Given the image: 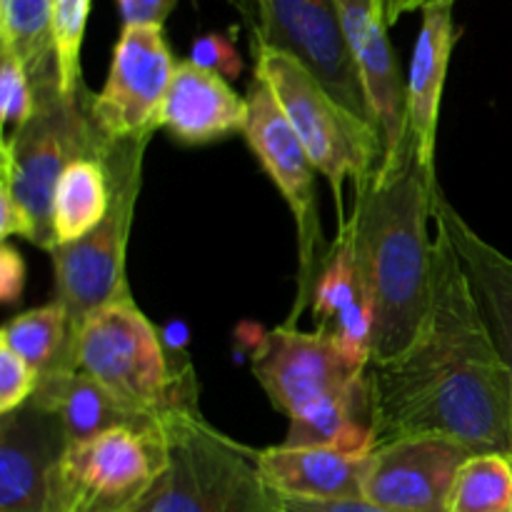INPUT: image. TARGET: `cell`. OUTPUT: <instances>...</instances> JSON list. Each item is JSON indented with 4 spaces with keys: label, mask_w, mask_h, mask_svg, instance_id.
I'll list each match as a JSON object with an SVG mask.
<instances>
[{
    "label": "cell",
    "mask_w": 512,
    "mask_h": 512,
    "mask_svg": "<svg viewBox=\"0 0 512 512\" xmlns=\"http://www.w3.org/2000/svg\"><path fill=\"white\" fill-rule=\"evenodd\" d=\"M188 60L198 65V68L223 75L225 80L238 78L243 73V60H240L238 48H235V40L223 33H210L195 38Z\"/></svg>",
    "instance_id": "83f0119b"
},
{
    "label": "cell",
    "mask_w": 512,
    "mask_h": 512,
    "mask_svg": "<svg viewBox=\"0 0 512 512\" xmlns=\"http://www.w3.org/2000/svg\"><path fill=\"white\" fill-rule=\"evenodd\" d=\"M455 0H433L423 8V25L415 40L408 75V125L418 163L435 173L440 103L458 30L453 20Z\"/></svg>",
    "instance_id": "2e32d148"
},
{
    "label": "cell",
    "mask_w": 512,
    "mask_h": 512,
    "mask_svg": "<svg viewBox=\"0 0 512 512\" xmlns=\"http://www.w3.org/2000/svg\"><path fill=\"white\" fill-rule=\"evenodd\" d=\"M468 448L445 438H405L370 453L363 500L390 512H445Z\"/></svg>",
    "instance_id": "5bb4252c"
},
{
    "label": "cell",
    "mask_w": 512,
    "mask_h": 512,
    "mask_svg": "<svg viewBox=\"0 0 512 512\" xmlns=\"http://www.w3.org/2000/svg\"><path fill=\"white\" fill-rule=\"evenodd\" d=\"M13 235H20V238L38 245V228H35V220L30 218L28 210L15 200L10 185L0 180V238L8 240L13 238Z\"/></svg>",
    "instance_id": "f546056e"
},
{
    "label": "cell",
    "mask_w": 512,
    "mask_h": 512,
    "mask_svg": "<svg viewBox=\"0 0 512 512\" xmlns=\"http://www.w3.org/2000/svg\"><path fill=\"white\" fill-rule=\"evenodd\" d=\"M40 385V373L10 348L0 345V418L23 408Z\"/></svg>",
    "instance_id": "4316f807"
},
{
    "label": "cell",
    "mask_w": 512,
    "mask_h": 512,
    "mask_svg": "<svg viewBox=\"0 0 512 512\" xmlns=\"http://www.w3.org/2000/svg\"><path fill=\"white\" fill-rule=\"evenodd\" d=\"M178 0H118L123 28L128 25H160L168 20Z\"/></svg>",
    "instance_id": "4dcf8cb0"
},
{
    "label": "cell",
    "mask_w": 512,
    "mask_h": 512,
    "mask_svg": "<svg viewBox=\"0 0 512 512\" xmlns=\"http://www.w3.org/2000/svg\"><path fill=\"white\" fill-rule=\"evenodd\" d=\"M255 468L265 488L300 500H363L370 455L338 448H275L253 450Z\"/></svg>",
    "instance_id": "d6986e66"
},
{
    "label": "cell",
    "mask_w": 512,
    "mask_h": 512,
    "mask_svg": "<svg viewBox=\"0 0 512 512\" xmlns=\"http://www.w3.org/2000/svg\"><path fill=\"white\" fill-rule=\"evenodd\" d=\"M73 370L103 385L140 418L160 420L170 410L198 408L193 370L170 363L163 338L130 293L90 315L75 343Z\"/></svg>",
    "instance_id": "3957f363"
},
{
    "label": "cell",
    "mask_w": 512,
    "mask_h": 512,
    "mask_svg": "<svg viewBox=\"0 0 512 512\" xmlns=\"http://www.w3.org/2000/svg\"><path fill=\"white\" fill-rule=\"evenodd\" d=\"M230 5H233L235 10L240 13V18H243L245 28L250 30V35L258 33V0H230Z\"/></svg>",
    "instance_id": "836d02e7"
},
{
    "label": "cell",
    "mask_w": 512,
    "mask_h": 512,
    "mask_svg": "<svg viewBox=\"0 0 512 512\" xmlns=\"http://www.w3.org/2000/svg\"><path fill=\"white\" fill-rule=\"evenodd\" d=\"M68 318L58 303L25 310L0 330V345L33 365L40 375L60 373L68 353Z\"/></svg>",
    "instance_id": "603a6c76"
},
{
    "label": "cell",
    "mask_w": 512,
    "mask_h": 512,
    "mask_svg": "<svg viewBox=\"0 0 512 512\" xmlns=\"http://www.w3.org/2000/svg\"><path fill=\"white\" fill-rule=\"evenodd\" d=\"M270 512H390L368 500H300L268 490Z\"/></svg>",
    "instance_id": "f1b7e54d"
},
{
    "label": "cell",
    "mask_w": 512,
    "mask_h": 512,
    "mask_svg": "<svg viewBox=\"0 0 512 512\" xmlns=\"http://www.w3.org/2000/svg\"><path fill=\"white\" fill-rule=\"evenodd\" d=\"M433 3V0H373L375 10H378L380 20L385 25H395L403 15L415 13V10H423L425 5Z\"/></svg>",
    "instance_id": "d6a6232c"
},
{
    "label": "cell",
    "mask_w": 512,
    "mask_h": 512,
    "mask_svg": "<svg viewBox=\"0 0 512 512\" xmlns=\"http://www.w3.org/2000/svg\"><path fill=\"white\" fill-rule=\"evenodd\" d=\"M248 98H240L223 75L180 60L160 113V128L183 145H208L245 133Z\"/></svg>",
    "instance_id": "e0dca14e"
},
{
    "label": "cell",
    "mask_w": 512,
    "mask_h": 512,
    "mask_svg": "<svg viewBox=\"0 0 512 512\" xmlns=\"http://www.w3.org/2000/svg\"><path fill=\"white\" fill-rule=\"evenodd\" d=\"M255 58V78L273 90L275 100L288 115L300 143L308 150L315 170L325 175L335 198L338 225L348 220L343 208V185H355L375 175L383 160V140L370 120L340 105L293 55L250 40Z\"/></svg>",
    "instance_id": "5b68a950"
},
{
    "label": "cell",
    "mask_w": 512,
    "mask_h": 512,
    "mask_svg": "<svg viewBox=\"0 0 512 512\" xmlns=\"http://www.w3.org/2000/svg\"><path fill=\"white\" fill-rule=\"evenodd\" d=\"M178 63L160 25H128L113 50L108 80L90 95V118L108 143L150 138L160 128Z\"/></svg>",
    "instance_id": "30bf717a"
},
{
    "label": "cell",
    "mask_w": 512,
    "mask_h": 512,
    "mask_svg": "<svg viewBox=\"0 0 512 512\" xmlns=\"http://www.w3.org/2000/svg\"><path fill=\"white\" fill-rule=\"evenodd\" d=\"M68 450L58 415L33 398L0 418V512H45L50 473Z\"/></svg>",
    "instance_id": "9a60e30c"
},
{
    "label": "cell",
    "mask_w": 512,
    "mask_h": 512,
    "mask_svg": "<svg viewBox=\"0 0 512 512\" xmlns=\"http://www.w3.org/2000/svg\"><path fill=\"white\" fill-rule=\"evenodd\" d=\"M168 468L150 512H270L253 450L205 423L198 408L163 415Z\"/></svg>",
    "instance_id": "52a82bcc"
},
{
    "label": "cell",
    "mask_w": 512,
    "mask_h": 512,
    "mask_svg": "<svg viewBox=\"0 0 512 512\" xmlns=\"http://www.w3.org/2000/svg\"><path fill=\"white\" fill-rule=\"evenodd\" d=\"M433 225L428 315L400 358L365 373L375 448L445 438L470 453L512 455V373L448 233Z\"/></svg>",
    "instance_id": "6da1fadb"
},
{
    "label": "cell",
    "mask_w": 512,
    "mask_h": 512,
    "mask_svg": "<svg viewBox=\"0 0 512 512\" xmlns=\"http://www.w3.org/2000/svg\"><path fill=\"white\" fill-rule=\"evenodd\" d=\"M245 98H248L250 108L245 140L268 178L285 198L295 225H298V298H295L293 313L288 320V325H295L308 300H313L315 285L323 273L325 255H328V250H323V228H320L318 210H315V173L318 170L290 125L288 115L275 100L273 90L263 80L253 78Z\"/></svg>",
    "instance_id": "9c48e42d"
},
{
    "label": "cell",
    "mask_w": 512,
    "mask_h": 512,
    "mask_svg": "<svg viewBox=\"0 0 512 512\" xmlns=\"http://www.w3.org/2000/svg\"><path fill=\"white\" fill-rule=\"evenodd\" d=\"M33 400L58 415L68 445L88 443L113 430H153L160 425V420L130 413L103 385L80 370L40 375Z\"/></svg>",
    "instance_id": "ffe728a7"
},
{
    "label": "cell",
    "mask_w": 512,
    "mask_h": 512,
    "mask_svg": "<svg viewBox=\"0 0 512 512\" xmlns=\"http://www.w3.org/2000/svg\"><path fill=\"white\" fill-rule=\"evenodd\" d=\"M258 18V33L250 40L293 55L340 105L370 120L335 0H258Z\"/></svg>",
    "instance_id": "8fae6325"
},
{
    "label": "cell",
    "mask_w": 512,
    "mask_h": 512,
    "mask_svg": "<svg viewBox=\"0 0 512 512\" xmlns=\"http://www.w3.org/2000/svg\"><path fill=\"white\" fill-rule=\"evenodd\" d=\"M53 10V43H55V75L63 95L83 93V70H80V48H83L85 25H88L90 0H50Z\"/></svg>",
    "instance_id": "d4e9b609"
},
{
    "label": "cell",
    "mask_w": 512,
    "mask_h": 512,
    "mask_svg": "<svg viewBox=\"0 0 512 512\" xmlns=\"http://www.w3.org/2000/svg\"><path fill=\"white\" fill-rule=\"evenodd\" d=\"M438 175L415 150L400 168L375 170L355 185L353 215L338 228L350 233L360 283L373 308L370 365H385L413 345L433 288V200ZM368 365V368H370Z\"/></svg>",
    "instance_id": "7a4b0ae2"
},
{
    "label": "cell",
    "mask_w": 512,
    "mask_h": 512,
    "mask_svg": "<svg viewBox=\"0 0 512 512\" xmlns=\"http://www.w3.org/2000/svg\"><path fill=\"white\" fill-rule=\"evenodd\" d=\"M445 512H512V455H470L455 475Z\"/></svg>",
    "instance_id": "cb8c5ba5"
},
{
    "label": "cell",
    "mask_w": 512,
    "mask_h": 512,
    "mask_svg": "<svg viewBox=\"0 0 512 512\" xmlns=\"http://www.w3.org/2000/svg\"><path fill=\"white\" fill-rule=\"evenodd\" d=\"M433 223L448 233L485 325L512 373V258L480 238L440 188L433 200Z\"/></svg>",
    "instance_id": "ac0fdd59"
},
{
    "label": "cell",
    "mask_w": 512,
    "mask_h": 512,
    "mask_svg": "<svg viewBox=\"0 0 512 512\" xmlns=\"http://www.w3.org/2000/svg\"><path fill=\"white\" fill-rule=\"evenodd\" d=\"M0 48L25 65L33 88L58 80L50 0H0Z\"/></svg>",
    "instance_id": "7402d4cb"
},
{
    "label": "cell",
    "mask_w": 512,
    "mask_h": 512,
    "mask_svg": "<svg viewBox=\"0 0 512 512\" xmlns=\"http://www.w3.org/2000/svg\"><path fill=\"white\" fill-rule=\"evenodd\" d=\"M113 190L100 158L75 160L60 175L53 200V248L93 233L110 213Z\"/></svg>",
    "instance_id": "44dd1931"
},
{
    "label": "cell",
    "mask_w": 512,
    "mask_h": 512,
    "mask_svg": "<svg viewBox=\"0 0 512 512\" xmlns=\"http://www.w3.org/2000/svg\"><path fill=\"white\" fill-rule=\"evenodd\" d=\"M253 373L270 403L295 418L313 405L353 390L368 370L353 368L323 330L303 333L295 325H283L258 333Z\"/></svg>",
    "instance_id": "7c38bea8"
},
{
    "label": "cell",
    "mask_w": 512,
    "mask_h": 512,
    "mask_svg": "<svg viewBox=\"0 0 512 512\" xmlns=\"http://www.w3.org/2000/svg\"><path fill=\"white\" fill-rule=\"evenodd\" d=\"M25 288V263L10 243L0 248V300L8 305L18 303Z\"/></svg>",
    "instance_id": "1f68e13d"
},
{
    "label": "cell",
    "mask_w": 512,
    "mask_h": 512,
    "mask_svg": "<svg viewBox=\"0 0 512 512\" xmlns=\"http://www.w3.org/2000/svg\"><path fill=\"white\" fill-rule=\"evenodd\" d=\"M35 115L3 143V175L38 228V248L53 250V200L70 163L100 158L108 140L90 118V93L63 95L58 80L38 85Z\"/></svg>",
    "instance_id": "8992f818"
},
{
    "label": "cell",
    "mask_w": 512,
    "mask_h": 512,
    "mask_svg": "<svg viewBox=\"0 0 512 512\" xmlns=\"http://www.w3.org/2000/svg\"><path fill=\"white\" fill-rule=\"evenodd\" d=\"M35 115V90L25 65L13 53L3 50L0 63V118L15 123V130Z\"/></svg>",
    "instance_id": "484cf974"
},
{
    "label": "cell",
    "mask_w": 512,
    "mask_h": 512,
    "mask_svg": "<svg viewBox=\"0 0 512 512\" xmlns=\"http://www.w3.org/2000/svg\"><path fill=\"white\" fill-rule=\"evenodd\" d=\"M335 8L363 83L370 120L383 140L378 170H395L415 148L408 125V80L400 73L388 40V25L380 20L373 0H335Z\"/></svg>",
    "instance_id": "4fadbf2b"
},
{
    "label": "cell",
    "mask_w": 512,
    "mask_h": 512,
    "mask_svg": "<svg viewBox=\"0 0 512 512\" xmlns=\"http://www.w3.org/2000/svg\"><path fill=\"white\" fill-rule=\"evenodd\" d=\"M150 138L105 143L100 160L108 168L113 203L110 213L93 233L50 250L55 270V303L68 318V353L65 370H73L78 335L90 315L130 293L125 283V250L133 225L135 200L143 183V155Z\"/></svg>",
    "instance_id": "277c9868"
},
{
    "label": "cell",
    "mask_w": 512,
    "mask_h": 512,
    "mask_svg": "<svg viewBox=\"0 0 512 512\" xmlns=\"http://www.w3.org/2000/svg\"><path fill=\"white\" fill-rule=\"evenodd\" d=\"M165 468L163 418L153 430H113L68 445L50 473L45 512H150Z\"/></svg>",
    "instance_id": "ba28073f"
}]
</instances>
